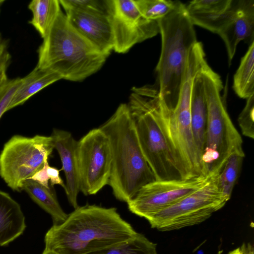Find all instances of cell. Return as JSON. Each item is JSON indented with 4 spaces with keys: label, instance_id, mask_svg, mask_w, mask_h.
<instances>
[{
    "label": "cell",
    "instance_id": "6da1fadb",
    "mask_svg": "<svg viewBox=\"0 0 254 254\" xmlns=\"http://www.w3.org/2000/svg\"><path fill=\"white\" fill-rule=\"evenodd\" d=\"M138 233L115 207L78 206L44 238L45 249L58 254H85L127 240Z\"/></svg>",
    "mask_w": 254,
    "mask_h": 254
},
{
    "label": "cell",
    "instance_id": "7a4b0ae2",
    "mask_svg": "<svg viewBox=\"0 0 254 254\" xmlns=\"http://www.w3.org/2000/svg\"><path fill=\"white\" fill-rule=\"evenodd\" d=\"M108 136L112 155L108 185L118 200L127 202L155 176L141 151L127 104H121L99 127Z\"/></svg>",
    "mask_w": 254,
    "mask_h": 254
},
{
    "label": "cell",
    "instance_id": "3957f363",
    "mask_svg": "<svg viewBox=\"0 0 254 254\" xmlns=\"http://www.w3.org/2000/svg\"><path fill=\"white\" fill-rule=\"evenodd\" d=\"M36 66L49 68L62 79L81 81L97 72L108 55L77 32L62 10L38 50Z\"/></svg>",
    "mask_w": 254,
    "mask_h": 254
},
{
    "label": "cell",
    "instance_id": "277c9868",
    "mask_svg": "<svg viewBox=\"0 0 254 254\" xmlns=\"http://www.w3.org/2000/svg\"><path fill=\"white\" fill-rule=\"evenodd\" d=\"M158 22L161 49L156 68L157 89L160 98L173 109L179 98L190 52L197 40L184 3Z\"/></svg>",
    "mask_w": 254,
    "mask_h": 254
},
{
    "label": "cell",
    "instance_id": "5b68a950",
    "mask_svg": "<svg viewBox=\"0 0 254 254\" xmlns=\"http://www.w3.org/2000/svg\"><path fill=\"white\" fill-rule=\"evenodd\" d=\"M158 89L133 88L127 104L143 154L156 180L181 179L161 120Z\"/></svg>",
    "mask_w": 254,
    "mask_h": 254
},
{
    "label": "cell",
    "instance_id": "8992f818",
    "mask_svg": "<svg viewBox=\"0 0 254 254\" xmlns=\"http://www.w3.org/2000/svg\"><path fill=\"white\" fill-rule=\"evenodd\" d=\"M202 59L195 55L189 56L184 80L177 104L169 109L160 97L162 122L178 171L182 180L202 175L201 160L192 134L190 104L194 80L201 69Z\"/></svg>",
    "mask_w": 254,
    "mask_h": 254
},
{
    "label": "cell",
    "instance_id": "52a82bcc",
    "mask_svg": "<svg viewBox=\"0 0 254 254\" xmlns=\"http://www.w3.org/2000/svg\"><path fill=\"white\" fill-rule=\"evenodd\" d=\"M207 105L204 149L201 159L202 175L219 174L227 159L233 154L245 156L243 140L233 125L221 96L220 76L207 63L201 71Z\"/></svg>",
    "mask_w": 254,
    "mask_h": 254
},
{
    "label": "cell",
    "instance_id": "ba28073f",
    "mask_svg": "<svg viewBox=\"0 0 254 254\" xmlns=\"http://www.w3.org/2000/svg\"><path fill=\"white\" fill-rule=\"evenodd\" d=\"M219 174H211L199 189L147 219L160 231L179 230L200 224L220 210L230 197L221 191Z\"/></svg>",
    "mask_w": 254,
    "mask_h": 254
},
{
    "label": "cell",
    "instance_id": "9c48e42d",
    "mask_svg": "<svg viewBox=\"0 0 254 254\" xmlns=\"http://www.w3.org/2000/svg\"><path fill=\"white\" fill-rule=\"evenodd\" d=\"M54 149L51 136L13 135L0 154V177L11 190L21 191L23 182L43 167Z\"/></svg>",
    "mask_w": 254,
    "mask_h": 254
},
{
    "label": "cell",
    "instance_id": "30bf717a",
    "mask_svg": "<svg viewBox=\"0 0 254 254\" xmlns=\"http://www.w3.org/2000/svg\"><path fill=\"white\" fill-rule=\"evenodd\" d=\"M76 156L80 191L96 194L108 185L112 167L109 138L99 127L92 129L77 141Z\"/></svg>",
    "mask_w": 254,
    "mask_h": 254
},
{
    "label": "cell",
    "instance_id": "8fae6325",
    "mask_svg": "<svg viewBox=\"0 0 254 254\" xmlns=\"http://www.w3.org/2000/svg\"><path fill=\"white\" fill-rule=\"evenodd\" d=\"M106 4L115 52L126 53L135 44L159 33L158 21L143 17L134 0H106Z\"/></svg>",
    "mask_w": 254,
    "mask_h": 254
},
{
    "label": "cell",
    "instance_id": "7c38bea8",
    "mask_svg": "<svg viewBox=\"0 0 254 254\" xmlns=\"http://www.w3.org/2000/svg\"><path fill=\"white\" fill-rule=\"evenodd\" d=\"M188 180H155L141 187L127 202L129 210L146 220L202 187L210 176Z\"/></svg>",
    "mask_w": 254,
    "mask_h": 254
},
{
    "label": "cell",
    "instance_id": "4fadbf2b",
    "mask_svg": "<svg viewBox=\"0 0 254 254\" xmlns=\"http://www.w3.org/2000/svg\"><path fill=\"white\" fill-rule=\"evenodd\" d=\"M217 34L225 43L230 64L241 41L254 42V0H234L231 15Z\"/></svg>",
    "mask_w": 254,
    "mask_h": 254
},
{
    "label": "cell",
    "instance_id": "5bb4252c",
    "mask_svg": "<svg viewBox=\"0 0 254 254\" xmlns=\"http://www.w3.org/2000/svg\"><path fill=\"white\" fill-rule=\"evenodd\" d=\"M64 10L73 28L100 51L109 56L113 50V38L107 14Z\"/></svg>",
    "mask_w": 254,
    "mask_h": 254
},
{
    "label": "cell",
    "instance_id": "9a60e30c",
    "mask_svg": "<svg viewBox=\"0 0 254 254\" xmlns=\"http://www.w3.org/2000/svg\"><path fill=\"white\" fill-rule=\"evenodd\" d=\"M51 136L62 164L60 170L64 171L65 177V192L69 203L75 209L78 206L77 196L80 191L76 156L77 141L71 133L60 129L54 128Z\"/></svg>",
    "mask_w": 254,
    "mask_h": 254
},
{
    "label": "cell",
    "instance_id": "2e32d148",
    "mask_svg": "<svg viewBox=\"0 0 254 254\" xmlns=\"http://www.w3.org/2000/svg\"><path fill=\"white\" fill-rule=\"evenodd\" d=\"M234 0H194L186 5L193 25L217 33L231 15Z\"/></svg>",
    "mask_w": 254,
    "mask_h": 254
},
{
    "label": "cell",
    "instance_id": "e0dca14e",
    "mask_svg": "<svg viewBox=\"0 0 254 254\" xmlns=\"http://www.w3.org/2000/svg\"><path fill=\"white\" fill-rule=\"evenodd\" d=\"M25 217L19 203L0 190V247L5 246L24 232Z\"/></svg>",
    "mask_w": 254,
    "mask_h": 254
},
{
    "label": "cell",
    "instance_id": "ac0fdd59",
    "mask_svg": "<svg viewBox=\"0 0 254 254\" xmlns=\"http://www.w3.org/2000/svg\"><path fill=\"white\" fill-rule=\"evenodd\" d=\"M202 67L193 81L190 104L192 132L201 160L205 146L207 121V105L201 76Z\"/></svg>",
    "mask_w": 254,
    "mask_h": 254
},
{
    "label": "cell",
    "instance_id": "d6986e66",
    "mask_svg": "<svg viewBox=\"0 0 254 254\" xmlns=\"http://www.w3.org/2000/svg\"><path fill=\"white\" fill-rule=\"evenodd\" d=\"M21 79V84L14 93L7 111L22 105L43 88L62 79L52 69L36 66L28 74Z\"/></svg>",
    "mask_w": 254,
    "mask_h": 254
},
{
    "label": "cell",
    "instance_id": "ffe728a7",
    "mask_svg": "<svg viewBox=\"0 0 254 254\" xmlns=\"http://www.w3.org/2000/svg\"><path fill=\"white\" fill-rule=\"evenodd\" d=\"M22 190H24L36 204L51 215L53 225L60 224L66 219L68 214L61 207L51 188L47 189L27 179L23 182Z\"/></svg>",
    "mask_w": 254,
    "mask_h": 254
},
{
    "label": "cell",
    "instance_id": "44dd1931",
    "mask_svg": "<svg viewBox=\"0 0 254 254\" xmlns=\"http://www.w3.org/2000/svg\"><path fill=\"white\" fill-rule=\"evenodd\" d=\"M32 13L29 21L43 39L61 10L59 0H33L28 5Z\"/></svg>",
    "mask_w": 254,
    "mask_h": 254
},
{
    "label": "cell",
    "instance_id": "7402d4cb",
    "mask_svg": "<svg viewBox=\"0 0 254 254\" xmlns=\"http://www.w3.org/2000/svg\"><path fill=\"white\" fill-rule=\"evenodd\" d=\"M233 89L240 98L254 95V42L249 45L233 78Z\"/></svg>",
    "mask_w": 254,
    "mask_h": 254
},
{
    "label": "cell",
    "instance_id": "603a6c76",
    "mask_svg": "<svg viewBox=\"0 0 254 254\" xmlns=\"http://www.w3.org/2000/svg\"><path fill=\"white\" fill-rule=\"evenodd\" d=\"M85 254H158L156 244L138 233L131 238Z\"/></svg>",
    "mask_w": 254,
    "mask_h": 254
},
{
    "label": "cell",
    "instance_id": "cb8c5ba5",
    "mask_svg": "<svg viewBox=\"0 0 254 254\" xmlns=\"http://www.w3.org/2000/svg\"><path fill=\"white\" fill-rule=\"evenodd\" d=\"M141 15L145 18L154 21L165 17L183 3L179 0H134Z\"/></svg>",
    "mask_w": 254,
    "mask_h": 254
},
{
    "label": "cell",
    "instance_id": "d4e9b609",
    "mask_svg": "<svg viewBox=\"0 0 254 254\" xmlns=\"http://www.w3.org/2000/svg\"><path fill=\"white\" fill-rule=\"evenodd\" d=\"M244 157L237 154L231 155L219 174L221 190L224 194L230 198L240 172Z\"/></svg>",
    "mask_w": 254,
    "mask_h": 254
},
{
    "label": "cell",
    "instance_id": "484cf974",
    "mask_svg": "<svg viewBox=\"0 0 254 254\" xmlns=\"http://www.w3.org/2000/svg\"><path fill=\"white\" fill-rule=\"evenodd\" d=\"M59 1L64 9L107 13L106 0H60Z\"/></svg>",
    "mask_w": 254,
    "mask_h": 254
},
{
    "label": "cell",
    "instance_id": "4316f807",
    "mask_svg": "<svg viewBox=\"0 0 254 254\" xmlns=\"http://www.w3.org/2000/svg\"><path fill=\"white\" fill-rule=\"evenodd\" d=\"M254 95L247 99L246 105L240 115L238 122L242 134L252 139L254 138Z\"/></svg>",
    "mask_w": 254,
    "mask_h": 254
},
{
    "label": "cell",
    "instance_id": "83f0119b",
    "mask_svg": "<svg viewBox=\"0 0 254 254\" xmlns=\"http://www.w3.org/2000/svg\"><path fill=\"white\" fill-rule=\"evenodd\" d=\"M21 78L8 79L0 89V119L7 111L8 107L21 82Z\"/></svg>",
    "mask_w": 254,
    "mask_h": 254
},
{
    "label": "cell",
    "instance_id": "f1b7e54d",
    "mask_svg": "<svg viewBox=\"0 0 254 254\" xmlns=\"http://www.w3.org/2000/svg\"><path fill=\"white\" fill-rule=\"evenodd\" d=\"M11 56L4 41L0 42V89L8 80L7 70L11 63Z\"/></svg>",
    "mask_w": 254,
    "mask_h": 254
},
{
    "label": "cell",
    "instance_id": "f546056e",
    "mask_svg": "<svg viewBox=\"0 0 254 254\" xmlns=\"http://www.w3.org/2000/svg\"><path fill=\"white\" fill-rule=\"evenodd\" d=\"M48 165V160H47L45 162L41 169L27 179L32 180L47 189L51 188V186L49 185V178L47 171Z\"/></svg>",
    "mask_w": 254,
    "mask_h": 254
},
{
    "label": "cell",
    "instance_id": "4dcf8cb0",
    "mask_svg": "<svg viewBox=\"0 0 254 254\" xmlns=\"http://www.w3.org/2000/svg\"><path fill=\"white\" fill-rule=\"evenodd\" d=\"M47 171L49 178L50 186L53 187L56 185H60L65 190V185L60 176V170L55 167H51L49 164L47 168Z\"/></svg>",
    "mask_w": 254,
    "mask_h": 254
},
{
    "label": "cell",
    "instance_id": "1f68e13d",
    "mask_svg": "<svg viewBox=\"0 0 254 254\" xmlns=\"http://www.w3.org/2000/svg\"><path fill=\"white\" fill-rule=\"evenodd\" d=\"M242 254H254L253 245L250 243H243L240 247Z\"/></svg>",
    "mask_w": 254,
    "mask_h": 254
},
{
    "label": "cell",
    "instance_id": "d6a6232c",
    "mask_svg": "<svg viewBox=\"0 0 254 254\" xmlns=\"http://www.w3.org/2000/svg\"><path fill=\"white\" fill-rule=\"evenodd\" d=\"M228 254H242L240 247H238L230 251Z\"/></svg>",
    "mask_w": 254,
    "mask_h": 254
},
{
    "label": "cell",
    "instance_id": "836d02e7",
    "mask_svg": "<svg viewBox=\"0 0 254 254\" xmlns=\"http://www.w3.org/2000/svg\"><path fill=\"white\" fill-rule=\"evenodd\" d=\"M42 254H58L57 253L49 250L45 249L44 250Z\"/></svg>",
    "mask_w": 254,
    "mask_h": 254
},
{
    "label": "cell",
    "instance_id": "e575fe53",
    "mask_svg": "<svg viewBox=\"0 0 254 254\" xmlns=\"http://www.w3.org/2000/svg\"><path fill=\"white\" fill-rule=\"evenodd\" d=\"M4 0H0V5H1L3 2H4Z\"/></svg>",
    "mask_w": 254,
    "mask_h": 254
}]
</instances>
